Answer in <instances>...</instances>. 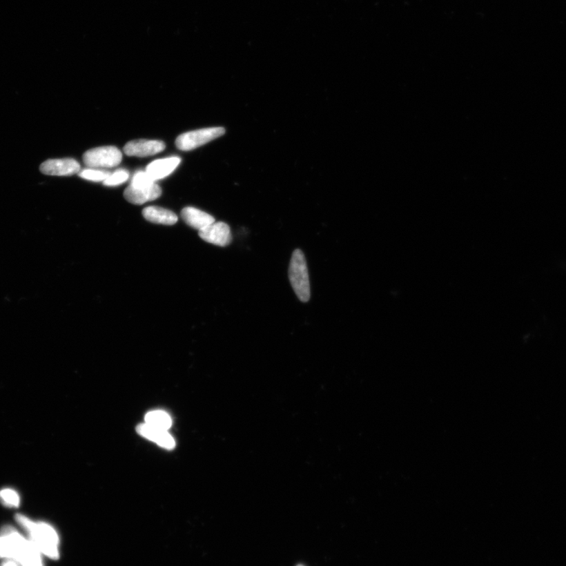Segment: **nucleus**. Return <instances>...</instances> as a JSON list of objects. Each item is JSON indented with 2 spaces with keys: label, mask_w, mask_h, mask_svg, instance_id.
I'll list each match as a JSON object with an SVG mask.
<instances>
[{
  "label": "nucleus",
  "mask_w": 566,
  "mask_h": 566,
  "mask_svg": "<svg viewBox=\"0 0 566 566\" xmlns=\"http://www.w3.org/2000/svg\"><path fill=\"white\" fill-rule=\"evenodd\" d=\"M0 566H21L18 563L14 561V560L10 559H4L2 560L1 564Z\"/></svg>",
  "instance_id": "obj_18"
},
{
  "label": "nucleus",
  "mask_w": 566,
  "mask_h": 566,
  "mask_svg": "<svg viewBox=\"0 0 566 566\" xmlns=\"http://www.w3.org/2000/svg\"><path fill=\"white\" fill-rule=\"evenodd\" d=\"M144 218L154 224L174 225L178 222L177 214L161 207L149 206L143 211Z\"/></svg>",
  "instance_id": "obj_13"
},
{
  "label": "nucleus",
  "mask_w": 566,
  "mask_h": 566,
  "mask_svg": "<svg viewBox=\"0 0 566 566\" xmlns=\"http://www.w3.org/2000/svg\"><path fill=\"white\" fill-rule=\"evenodd\" d=\"M137 431L142 437L153 441V442L161 446L162 448L167 450H172L175 448V440L168 430L153 427L144 422L139 424L137 427Z\"/></svg>",
  "instance_id": "obj_10"
},
{
  "label": "nucleus",
  "mask_w": 566,
  "mask_h": 566,
  "mask_svg": "<svg viewBox=\"0 0 566 566\" xmlns=\"http://www.w3.org/2000/svg\"><path fill=\"white\" fill-rule=\"evenodd\" d=\"M128 178L129 173L126 170L119 169L110 174V177L104 181V184L108 186H118L126 182Z\"/></svg>",
  "instance_id": "obj_17"
},
{
  "label": "nucleus",
  "mask_w": 566,
  "mask_h": 566,
  "mask_svg": "<svg viewBox=\"0 0 566 566\" xmlns=\"http://www.w3.org/2000/svg\"><path fill=\"white\" fill-rule=\"evenodd\" d=\"M181 162L178 157H172L153 162L147 166L146 172L155 181L166 178L174 172Z\"/></svg>",
  "instance_id": "obj_11"
},
{
  "label": "nucleus",
  "mask_w": 566,
  "mask_h": 566,
  "mask_svg": "<svg viewBox=\"0 0 566 566\" xmlns=\"http://www.w3.org/2000/svg\"><path fill=\"white\" fill-rule=\"evenodd\" d=\"M225 133L222 127L195 130L180 135L175 140V146L180 150L190 151L222 137Z\"/></svg>",
  "instance_id": "obj_4"
},
{
  "label": "nucleus",
  "mask_w": 566,
  "mask_h": 566,
  "mask_svg": "<svg viewBox=\"0 0 566 566\" xmlns=\"http://www.w3.org/2000/svg\"><path fill=\"white\" fill-rule=\"evenodd\" d=\"M15 520L43 556L54 560L59 558V536L52 525L34 522L21 514L15 515Z\"/></svg>",
  "instance_id": "obj_2"
},
{
  "label": "nucleus",
  "mask_w": 566,
  "mask_h": 566,
  "mask_svg": "<svg viewBox=\"0 0 566 566\" xmlns=\"http://www.w3.org/2000/svg\"><path fill=\"white\" fill-rule=\"evenodd\" d=\"M289 278L300 301L308 302L311 297L309 276L306 260L302 251L296 250L292 255Z\"/></svg>",
  "instance_id": "obj_3"
},
{
  "label": "nucleus",
  "mask_w": 566,
  "mask_h": 566,
  "mask_svg": "<svg viewBox=\"0 0 566 566\" xmlns=\"http://www.w3.org/2000/svg\"><path fill=\"white\" fill-rule=\"evenodd\" d=\"M199 236L204 241L219 246H228L232 241L230 226L224 222L206 226L199 231Z\"/></svg>",
  "instance_id": "obj_9"
},
{
  "label": "nucleus",
  "mask_w": 566,
  "mask_h": 566,
  "mask_svg": "<svg viewBox=\"0 0 566 566\" xmlns=\"http://www.w3.org/2000/svg\"><path fill=\"white\" fill-rule=\"evenodd\" d=\"M78 174L79 177L84 179L95 181V182H101V181L104 182V181L110 177L111 173L90 168L81 170Z\"/></svg>",
  "instance_id": "obj_16"
},
{
  "label": "nucleus",
  "mask_w": 566,
  "mask_h": 566,
  "mask_svg": "<svg viewBox=\"0 0 566 566\" xmlns=\"http://www.w3.org/2000/svg\"><path fill=\"white\" fill-rule=\"evenodd\" d=\"M145 423L153 427L168 430L172 427L173 421L171 417L163 411H153L145 416Z\"/></svg>",
  "instance_id": "obj_14"
},
{
  "label": "nucleus",
  "mask_w": 566,
  "mask_h": 566,
  "mask_svg": "<svg viewBox=\"0 0 566 566\" xmlns=\"http://www.w3.org/2000/svg\"><path fill=\"white\" fill-rule=\"evenodd\" d=\"M181 217L186 224L198 231L215 223V219L211 215L194 207L184 208L181 211Z\"/></svg>",
  "instance_id": "obj_12"
},
{
  "label": "nucleus",
  "mask_w": 566,
  "mask_h": 566,
  "mask_svg": "<svg viewBox=\"0 0 566 566\" xmlns=\"http://www.w3.org/2000/svg\"><path fill=\"white\" fill-rule=\"evenodd\" d=\"M83 161L88 168H113L122 161V154L117 147L101 146L84 153Z\"/></svg>",
  "instance_id": "obj_5"
},
{
  "label": "nucleus",
  "mask_w": 566,
  "mask_h": 566,
  "mask_svg": "<svg viewBox=\"0 0 566 566\" xmlns=\"http://www.w3.org/2000/svg\"><path fill=\"white\" fill-rule=\"evenodd\" d=\"M39 169L45 175H57V177L75 175L81 171L80 163L72 158L48 160L41 164Z\"/></svg>",
  "instance_id": "obj_8"
},
{
  "label": "nucleus",
  "mask_w": 566,
  "mask_h": 566,
  "mask_svg": "<svg viewBox=\"0 0 566 566\" xmlns=\"http://www.w3.org/2000/svg\"><path fill=\"white\" fill-rule=\"evenodd\" d=\"M43 554L27 536L13 526L0 530V560L10 559L21 566H44Z\"/></svg>",
  "instance_id": "obj_1"
},
{
  "label": "nucleus",
  "mask_w": 566,
  "mask_h": 566,
  "mask_svg": "<svg viewBox=\"0 0 566 566\" xmlns=\"http://www.w3.org/2000/svg\"><path fill=\"white\" fill-rule=\"evenodd\" d=\"M297 566H304V565H297Z\"/></svg>",
  "instance_id": "obj_19"
},
{
  "label": "nucleus",
  "mask_w": 566,
  "mask_h": 566,
  "mask_svg": "<svg viewBox=\"0 0 566 566\" xmlns=\"http://www.w3.org/2000/svg\"><path fill=\"white\" fill-rule=\"evenodd\" d=\"M166 149V144L159 140L139 139L129 142L124 147V152L129 157H146L153 156Z\"/></svg>",
  "instance_id": "obj_7"
},
{
  "label": "nucleus",
  "mask_w": 566,
  "mask_h": 566,
  "mask_svg": "<svg viewBox=\"0 0 566 566\" xmlns=\"http://www.w3.org/2000/svg\"><path fill=\"white\" fill-rule=\"evenodd\" d=\"M0 502L9 508H18L20 506V496L12 489L0 490Z\"/></svg>",
  "instance_id": "obj_15"
},
{
  "label": "nucleus",
  "mask_w": 566,
  "mask_h": 566,
  "mask_svg": "<svg viewBox=\"0 0 566 566\" xmlns=\"http://www.w3.org/2000/svg\"><path fill=\"white\" fill-rule=\"evenodd\" d=\"M162 194L161 186L156 182L148 186L130 184L124 192V198L134 205H143L147 202L156 200Z\"/></svg>",
  "instance_id": "obj_6"
}]
</instances>
